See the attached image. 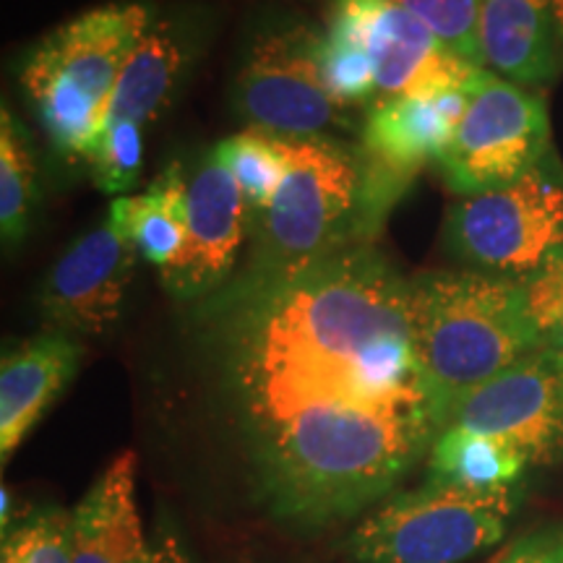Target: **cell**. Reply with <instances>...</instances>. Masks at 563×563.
Masks as SVG:
<instances>
[{"label":"cell","mask_w":563,"mask_h":563,"mask_svg":"<svg viewBox=\"0 0 563 563\" xmlns=\"http://www.w3.org/2000/svg\"><path fill=\"white\" fill-rule=\"evenodd\" d=\"M89 167L91 180L100 191L112 194L115 199L131 191L144 167V129L125 121L104 123Z\"/></svg>","instance_id":"obj_22"},{"label":"cell","mask_w":563,"mask_h":563,"mask_svg":"<svg viewBox=\"0 0 563 563\" xmlns=\"http://www.w3.org/2000/svg\"><path fill=\"white\" fill-rule=\"evenodd\" d=\"M3 561L9 563H74L70 561V511L45 506L3 534Z\"/></svg>","instance_id":"obj_23"},{"label":"cell","mask_w":563,"mask_h":563,"mask_svg":"<svg viewBox=\"0 0 563 563\" xmlns=\"http://www.w3.org/2000/svg\"><path fill=\"white\" fill-rule=\"evenodd\" d=\"M191 332L253 496L295 530L371 511L441 433L410 277L376 243L266 290L211 295L191 308Z\"/></svg>","instance_id":"obj_1"},{"label":"cell","mask_w":563,"mask_h":563,"mask_svg":"<svg viewBox=\"0 0 563 563\" xmlns=\"http://www.w3.org/2000/svg\"><path fill=\"white\" fill-rule=\"evenodd\" d=\"M517 506V488L467 490L426 481L363 514L344 551L352 563H462L504 538Z\"/></svg>","instance_id":"obj_5"},{"label":"cell","mask_w":563,"mask_h":563,"mask_svg":"<svg viewBox=\"0 0 563 563\" xmlns=\"http://www.w3.org/2000/svg\"><path fill=\"white\" fill-rule=\"evenodd\" d=\"M522 292L540 347L563 355V245L522 279Z\"/></svg>","instance_id":"obj_25"},{"label":"cell","mask_w":563,"mask_h":563,"mask_svg":"<svg viewBox=\"0 0 563 563\" xmlns=\"http://www.w3.org/2000/svg\"><path fill=\"white\" fill-rule=\"evenodd\" d=\"M493 563H563V527L525 534Z\"/></svg>","instance_id":"obj_26"},{"label":"cell","mask_w":563,"mask_h":563,"mask_svg":"<svg viewBox=\"0 0 563 563\" xmlns=\"http://www.w3.org/2000/svg\"><path fill=\"white\" fill-rule=\"evenodd\" d=\"M443 245L464 269L530 277L563 245V175L551 154L511 186L456 201L443 224Z\"/></svg>","instance_id":"obj_6"},{"label":"cell","mask_w":563,"mask_h":563,"mask_svg":"<svg viewBox=\"0 0 563 563\" xmlns=\"http://www.w3.org/2000/svg\"><path fill=\"white\" fill-rule=\"evenodd\" d=\"M485 68L519 87H538L559 74L561 45L551 0H475Z\"/></svg>","instance_id":"obj_17"},{"label":"cell","mask_w":563,"mask_h":563,"mask_svg":"<svg viewBox=\"0 0 563 563\" xmlns=\"http://www.w3.org/2000/svg\"><path fill=\"white\" fill-rule=\"evenodd\" d=\"M196 58V30L173 13H152L123 63L104 123L146 125L159 121L175 102Z\"/></svg>","instance_id":"obj_15"},{"label":"cell","mask_w":563,"mask_h":563,"mask_svg":"<svg viewBox=\"0 0 563 563\" xmlns=\"http://www.w3.org/2000/svg\"><path fill=\"white\" fill-rule=\"evenodd\" d=\"M79 336L34 334L11 344L0 361V462L9 464L47 410L58 402L81 365Z\"/></svg>","instance_id":"obj_14"},{"label":"cell","mask_w":563,"mask_h":563,"mask_svg":"<svg viewBox=\"0 0 563 563\" xmlns=\"http://www.w3.org/2000/svg\"><path fill=\"white\" fill-rule=\"evenodd\" d=\"M410 321L441 431L470 391L540 350L522 279L473 269L415 274Z\"/></svg>","instance_id":"obj_3"},{"label":"cell","mask_w":563,"mask_h":563,"mask_svg":"<svg viewBox=\"0 0 563 563\" xmlns=\"http://www.w3.org/2000/svg\"><path fill=\"white\" fill-rule=\"evenodd\" d=\"M74 563H154L136 506V454L115 456L70 511Z\"/></svg>","instance_id":"obj_16"},{"label":"cell","mask_w":563,"mask_h":563,"mask_svg":"<svg viewBox=\"0 0 563 563\" xmlns=\"http://www.w3.org/2000/svg\"><path fill=\"white\" fill-rule=\"evenodd\" d=\"M470 87L399 97L365 110L357 152L363 167L365 232L371 243L382 235L386 217L415 178L431 162L439 165L449 150L467 110Z\"/></svg>","instance_id":"obj_9"},{"label":"cell","mask_w":563,"mask_h":563,"mask_svg":"<svg viewBox=\"0 0 563 563\" xmlns=\"http://www.w3.org/2000/svg\"><path fill=\"white\" fill-rule=\"evenodd\" d=\"M323 32L350 40L368 55L376 70V104L470 87L485 70L454 55L391 0H332Z\"/></svg>","instance_id":"obj_10"},{"label":"cell","mask_w":563,"mask_h":563,"mask_svg":"<svg viewBox=\"0 0 563 563\" xmlns=\"http://www.w3.org/2000/svg\"><path fill=\"white\" fill-rule=\"evenodd\" d=\"M154 563H191L186 545H183L180 534L173 530L170 525H165L154 534Z\"/></svg>","instance_id":"obj_27"},{"label":"cell","mask_w":563,"mask_h":563,"mask_svg":"<svg viewBox=\"0 0 563 563\" xmlns=\"http://www.w3.org/2000/svg\"><path fill=\"white\" fill-rule=\"evenodd\" d=\"M527 456L493 435L449 426L428 454V481L467 490L514 488L527 470Z\"/></svg>","instance_id":"obj_19"},{"label":"cell","mask_w":563,"mask_h":563,"mask_svg":"<svg viewBox=\"0 0 563 563\" xmlns=\"http://www.w3.org/2000/svg\"><path fill=\"white\" fill-rule=\"evenodd\" d=\"M249 243V209L238 180L217 150L188 173V228L175 262L159 272L162 287L180 306L211 298L238 272Z\"/></svg>","instance_id":"obj_13"},{"label":"cell","mask_w":563,"mask_h":563,"mask_svg":"<svg viewBox=\"0 0 563 563\" xmlns=\"http://www.w3.org/2000/svg\"><path fill=\"white\" fill-rule=\"evenodd\" d=\"M391 3L418 16L462 60L485 68L481 40H477L475 0H391Z\"/></svg>","instance_id":"obj_24"},{"label":"cell","mask_w":563,"mask_h":563,"mask_svg":"<svg viewBox=\"0 0 563 563\" xmlns=\"http://www.w3.org/2000/svg\"><path fill=\"white\" fill-rule=\"evenodd\" d=\"M108 214L121 224L136 245L141 262L167 269L186 241L188 228V173L178 159L170 162L146 191L118 196Z\"/></svg>","instance_id":"obj_18"},{"label":"cell","mask_w":563,"mask_h":563,"mask_svg":"<svg viewBox=\"0 0 563 563\" xmlns=\"http://www.w3.org/2000/svg\"><path fill=\"white\" fill-rule=\"evenodd\" d=\"M214 150L241 186L251 222L269 207L287 175V157L279 136L245 125L241 133L220 141Z\"/></svg>","instance_id":"obj_21"},{"label":"cell","mask_w":563,"mask_h":563,"mask_svg":"<svg viewBox=\"0 0 563 563\" xmlns=\"http://www.w3.org/2000/svg\"><path fill=\"white\" fill-rule=\"evenodd\" d=\"M493 435L527 456L551 464L563 456V355L534 350L496 378L470 391L446 426Z\"/></svg>","instance_id":"obj_11"},{"label":"cell","mask_w":563,"mask_h":563,"mask_svg":"<svg viewBox=\"0 0 563 563\" xmlns=\"http://www.w3.org/2000/svg\"><path fill=\"white\" fill-rule=\"evenodd\" d=\"M136 245L121 224L104 220L68 245L37 290V311L47 329L70 336H102L121 321L133 272Z\"/></svg>","instance_id":"obj_12"},{"label":"cell","mask_w":563,"mask_h":563,"mask_svg":"<svg viewBox=\"0 0 563 563\" xmlns=\"http://www.w3.org/2000/svg\"><path fill=\"white\" fill-rule=\"evenodd\" d=\"M40 207V170L32 133L3 104L0 112V232L5 249L30 235Z\"/></svg>","instance_id":"obj_20"},{"label":"cell","mask_w":563,"mask_h":563,"mask_svg":"<svg viewBox=\"0 0 563 563\" xmlns=\"http://www.w3.org/2000/svg\"><path fill=\"white\" fill-rule=\"evenodd\" d=\"M321 32L279 24L258 32L235 76L232 100L251 129L285 139H336L352 131V112L334 102L321 79Z\"/></svg>","instance_id":"obj_7"},{"label":"cell","mask_w":563,"mask_h":563,"mask_svg":"<svg viewBox=\"0 0 563 563\" xmlns=\"http://www.w3.org/2000/svg\"><path fill=\"white\" fill-rule=\"evenodd\" d=\"M553 9V21H555V34H559V45L563 55V0H551Z\"/></svg>","instance_id":"obj_29"},{"label":"cell","mask_w":563,"mask_h":563,"mask_svg":"<svg viewBox=\"0 0 563 563\" xmlns=\"http://www.w3.org/2000/svg\"><path fill=\"white\" fill-rule=\"evenodd\" d=\"M279 144L287 175L269 207L249 222V253L220 292L266 290L350 245L371 243L357 144L332 136H279Z\"/></svg>","instance_id":"obj_2"},{"label":"cell","mask_w":563,"mask_h":563,"mask_svg":"<svg viewBox=\"0 0 563 563\" xmlns=\"http://www.w3.org/2000/svg\"><path fill=\"white\" fill-rule=\"evenodd\" d=\"M548 154L551 123L543 97L485 68L470 87L467 110L439 167L464 199L511 186Z\"/></svg>","instance_id":"obj_8"},{"label":"cell","mask_w":563,"mask_h":563,"mask_svg":"<svg viewBox=\"0 0 563 563\" xmlns=\"http://www.w3.org/2000/svg\"><path fill=\"white\" fill-rule=\"evenodd\" d=\"M152 13L146 3L100 5L66 21L26 53L21 89L58 157L89 165L118 76Z\"/></svg>","instance_id":"obj_4"},{"label":"cell","mask_w":563,"mask_h":563,"mask_svg":"<svg viewBox=\"0 0 563 563\" xmlns=\"http://www.w3.org/2000/svg\"><path fill=\"white\" fill-rule=\"evenodd\" d=\"M0 525H3V534H9V525H13V493L9 485L0 490Z\"/></svg>","instance_id":"obj_28"}]
</instances>
